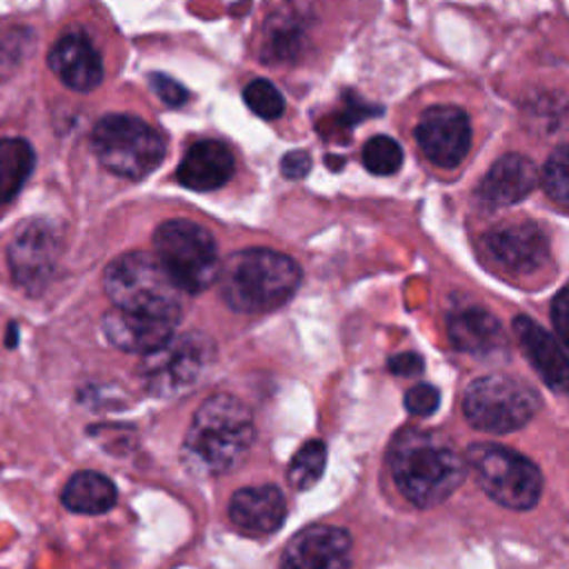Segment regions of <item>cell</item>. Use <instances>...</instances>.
Here are the masks:
<instances>
[{
	"mask_svg": "<svg viewBox=\"0 0 569 569\" xmlns=\"http://www.w3.org/2000/svg\"><path fill=\"white\" fill-rule=\"evenodd\" d=\"M538 407L540 398L529 385L502 373L476 378L462 396L465 418L471 427L489 433H507L525 427Z\"/></svg>",
	"mask_w": 569,
	"mask_h": 569,
	"instance_id": "cell-8",
	"label": "cell"
},
{
	"mask_svg": "<svg viewBox=\"0 0 569 569\" xmlns=\"http://www.w3.org/2000/svg\"><path fill=\"white\" fill-rule=\"evenodd\" d=\"M91 147L102 167L122 178H144L164 158L167 144L147 120L129 113H109L91 131Z\"/></svg>",
	"mask_w": 569,
	"mask_h": 569,
	"instance_id": "cell-5",
	"label": "cell"
},
{
	"mask_svg": "<svg viewBox=\"0 0 569 569\" xmlns=\"http://www.w3.org/2000/svg\"><path fill=\"white\" fill-rule=\"evenodd\" d=\"M51 71L73 91H93L104 76L102 58L93 42L80 33H64L47 58Z\"/></svg>",
	"mask_w": 569,
	"mask_h": 569,
	"instance_id": "cell-15",
	"label": "cell"
},
{
	"mask_svg": "<svg viewBox=\"0 0 569 569\" xmlns=\"http://www.w3.org/2000/svg\"><path fill=\"white\" fill-rule=\"evenodd\" d=\"M104 291L116 309L164 320L176 325L180 307V289L162 269L156 256L144 251L122 253L109 262L104 271Z\"/></svg>",
	"mask_w": 569,
	"mask_h": 569,
	"instance_id": "cell-4",
	"label": "cell"
},
{
	"mask_svg": "<svg viewBox=\"0 0 569 569\" xmlns=\"http://www.w3.org/2000/svg\"><path fill=\"white\" fill-rule=\"evenodd\" d=\"M551 320H553L556 333L560 336V340L569 349V287H565L556 296V300L551 305Z\"/></svg>",
	"mask_w": 569,
	"mask_h": 569,
	"instance_id": "cell-30",
	"label": "cell"
},
{
	"mask_svg": "<svg viewBox=\"0 0 569 569\" xmlns=\"http://www.w3.org/2000/svg\"><path fill=\"white\" fill-rule=\"evenodd\" d=\"M33 149L24 138L0 140V204L11 202L33 171Z\"/></svg>",
	"mask_w": 569,
	"mask_h": 569,
	"instance_id": "cell-22",
	"label": "cell"
},
{
	"mask_svg": "<svg viewBox=\"0 0 569 569\" xmlns=\"http://www.w3.org/2000/svg\"><path fill=\"white\" fill-rule=\"evenodd\" d=\"M300 267L284 253L251 247L220 264V296L233 311L264 313L284 305L300 284Z\"/></svg>",
	"mask_w": 569,
	"mask_h": 569,
	"instance_id": "cell-3",
	"label": "cell"
},
{
	"mask_svg": "<svg viewBox=\"0 0 569 569\" xmlns=\"http://www.w3.org/2000/svg\"><path fill=\"white\" fill-rule=\"evenodd\" d=\"M118 500V489L111 478L98 471L73 473L62 489V505L73 513H104Z\"/></svg>",
	"mask_w": 569,
	"mask_h": 569,
	"instance_id": "cell-21",
	"label": "cell"
},
{
	"mask_svg": "<svg viewBox=\"0 0 569 569\" xmlns=\"http://www.w3.org/2000/svg\"><path fill=\"white\" fill-rule=\"evenodd\" d=\"M542 187L547 196L569 209V142L560 144L545 162Z\"/></svg>",
	"mask_w": 569,
	"mask_h": 569,
	"instance_id": "cell-26",
	"label": "cell"
},
{
	"mask_svg": "<svg viewBox=\"0 0 569 569\" xmlns=\"http://www.w3.org/2000/svg\"><path fill=\"white\" fill-rule=\"evenodd\" d=\"M349 549L345 529L311 525L289 540L280 569H349Z\"/></svg>",
	"mask_w": 569,
	"mask_h": 569,
	"instance_id": "cell-13",
	"label": "cell"
},
{
	"mask_svg": "<svg viewBox=\"0 0 569 569\" xmlns=\"http://www.w3.org/2000/svg\"><path fill=\"white\" fill-rule=\"evenodd\" d=\"M438 402H440V391L429 382H420L405 393L407 411L420 418L431 416L438 409Z\"/></svg>",
	"mask_w": 569,
	"mask_h": 569,
	"instance_id": "cell-28",
	"label": "cell"
},
{
	"mask_svg": "<svg viewBox=\"0 0 569 569\" xmlns=\"http://www.w3.org/2000/svg\"><path fill=\"white\" fill-rule=\"evenodd\" d=\"M300 40H302V29L296 16H289V20H282V16H273L264 31V56L271 60L293 58Z\"/></svg>",
	"mask_w": 569,
	"mask_h": 569,
	"instance_id": "cell-24",
	"label": "cell"
},
{
	"mask_svg": "<svg viewBox=\"0 0 569 569\" xmlns=\"http://www.w3.org/2000/svg\"><path fill=\"white\" fill-rule=\"evenodd\" d=\"M362 164L376 176H391L402 164V149L389 136H373L362 147Z\"/></svg>",
	"mask_w": 569,
	"mask_h": 569,
	"instance_id": "cell-25",
	"label": "cell"
},
{
	"mask_svg": "<svg viewBox=\"0 0 569 569\" xmlns=\"http://www.w3.org/2000/svg\"><path fill=\"white\" fill-rule=\"evenodd\" d=\"M173 327L176 325L171 322L127 313L120 309H113L102 318V331L113 347L144 356L162 347L167 340H171Z\"/></svg>",
	"mask_w": 569,
	"mask_h": 569,
	"instance_id": "cell-19",
	"label": "cell"
},
{
	"mask_svg": "<svg viewBox=\"0 0 569 569\" xmlns=\"http://www.w3.org/2000/svg\"><path fill=\"white\" fill-rule=\"evenodd\" d=\"M447 331L451 345L478 358L505 351V333L500 322L485 309L469 307L449 316Z\"/></svg>",
	"mask_w": 569,
	"mask_h": 569,
	"instance_id": "cell-20",
	"label": "cell"
},
{
	"mask_svg": "<svg viewBox=\"0 0 569 569\" xmlns=\"http://www.w3.org/2000/svg\"><path fill=\"white\" fill-rule=\"evenodd\" d=\"M156 258L184 293H200L220 273L218 247L211 233L191 220H167L153 233Z\"/></svg>",
	"mask_w": 569,
	"mask_h": 569,
	"instance_id": "cell-6",
	"label": "cell"
},
{
	"mask_svg": "<svg viewBox=\"0 0 569 569\" xmlns=\"http://www.w3.org/2000/svg\"><path fill=\"white\" fill-rule=\"evenodd\" d=\"M491 262L511 276H529L549 258V240L536 222H513L496 227L485 238Z\"/></svg>",
	"mask_w": 569,
	"mask_h": 569,
	"instance_id": "cell-12",
	"label": "cell"
},
{
	"mask_svg": "<svg viewBox=\"0 0 569 569\" xmlns=\"http://www.w3.org/2000/svg\"><path fill=\"white\" fill-rule=\"evenodd\" d=\"M287 513L284 496L273 485L238 489L229 500L231 522L249 536H267L276 531Z\"/></svg>",
	"mask_w": 569,
	"mask_h": 569,
	"instance_id": "cell-16",
	"label": "cell"
},
{
	"mask_svg": "<svg viewBox=\"0 0 569 569\" xmlns=\"http://www.w3.org/2000/svg\"><path fill=\"white\" fill-rule=\"evenodd\" d=\"M242 98L247 102V107L264 118V120H276L282 116L284 111V98L282 93L278 91V87L273 82H269L267 78H256L251 80L244 91H242Z\"/></svg>",
	"mask_w": 569,
	"mask_h": 569,
	"instance_id": "cell-27",
	"label": "cell"
},
{
	"mask_svg": "<svg viewBox=\"0 0 569 569\" xmlns=\"http://www.w3.org/2000/svg\"><path fill=\"white\" fill-rule=\"evenodd\" d=\"M538 180V169L529 158L520 153H509L498 158L485 173V178L476 187V200L485 209L509 207L527 198L536 189Z\"/></svg>",
	"mask_w": 569,
	"mask_h": 569,
	"instance_id": "cell-14",
	"label": "cell"
},
{
	"mask_svg": "<svg viewBox=\"0 0 569 569\" xmlns=\"http://www.w3.org/2000/svg\"><path fill=\"white\" fill-rule=\"evenodd\" d=\"M253 436L256 429L249 407L231 393H216L193 413L182 456L196 473L220 476L242 462Z\"/></svg>",
	"mask_w": 569,
	"mask_h": 569,
	"instance_id": "cell-2",
	"label": "cell"
},
{
	"mask_svg": "<svg viewBox=\"0 0 569 569\" xmlns=\"http://www.w3.org/2000/svg\"><path fill=\"white\" fill-rule=\"evenodd\" d=\"M513 333L547 387L558 393H569V358L556 338L536 325L529 316H518L513 320Z\"/></svg>",
	"mask_w": 569,
	"mask_h": 569,
	"instance_id": "cell-17",
	"label": "cell"
},
{
	"mask_svg": "<svg viewBox=\"0 0 569 569\" xmlns=\"http://www.w3.org/2000/svg\"><path fill=\"white\" fill-rule=\"evenodd\" d=\"M416 140L422 153L438 167L460 164L471 147V124L462 109L436 104L422 111L416 124Z\"/></svg>",
	"mask_w": 569,
	"mask_h": 569,
	"instance_id": "cell-11",
	"label": "cell"
},
{
	"mask_svg": "<svg viewBox=\"0 0 569 569\" xmlns=\"http://www.w3.org/2000/svg\"><path fill=\"white\" fill-rule=\"evenodd\" d=\"M325 462H327L325 442L322 440L305 442L289 462V471H287L289 485L298 491L311 489L320 480V476L325 471Z\"/></svg>",
	"mask_w": 569,
	"mask_h": 569,
	"instance_id": "cell-23",
	"label": "cell"
},
{
	"mask_svg": "<svg viewBox=\"0 0 569 569\" xmlns=\"http://www.w3.org/2000/svg\"><path fill=\"white\" fill-rule=\"evenodd\" d=\"M149 84H151V89L156 91V96H158L160 100H164L167 104H171V107H180V104H184L187 98H189L187 89H184L178 80H173V78H169V76H164V73H153V76L149 78Z\"/></svg>",
	"mask_w": 569,
	"mask_h": 569,
	"instance_id": "cell-29",
	"label": "cell"
},
{
	"mask_svg": "<svg viewBox=\"0 0 569 569\" xmlns=\"http://www.w3.org/2000/svg\"><path fill=\"white\" fill-rule=\"evenodd\" d=\"M467 465L480 489L502 507L531 509L540 498L542 476L538 467L509 447L478 442L469 447Z\"/></svg>",
	"mask_w": 569,
	"mask_h": 569,
	"instance_id": "cell-7",
	"label": "cell"
},
{
	"mask_svg": "<svg viewBox=\"0 0 569 569\" xmlns=\"http://www.w3.org/2000/svg\"><path fill=\"white\" fill-rule=\"evenodd\" d=\"M387 458L400 493L416 507L440 505L467 473V460L442 433L418 427L400 429Z\"/></svg>",
	"mask_w": 569,
	"mask_h": 569,
	"instance_id": "cell-1",
	"label": "cell"
},
{
	"mask_svg": "<svg viewBox=\"0 0 569 569\" xmlns=\"http://www.w3.org/2000/svg\"><path fill=\"white\" fill-rule=\"evenodd\" d=\"M62 253V231L53 220L38 218L22 224L7 251V260L16 282L38 293L47 287Z\"/></svg>",
	"mask_w": 569,
	"mask_h": 569,
	"instance_id": "cell-10",
	"label": "cell"
},
{
	"mask_svg": "<svg viewBox=\"0 0 569 569\" xmlns=\"http://www.w3.org/2000/svg\"><path fill=\"white\" fill-rule=\"evenodd\" d=\"M233 153L218 140H200L189 147L178 164L176 178L182 187L193 191H213L233 176Z\"/></svg>",
	"mask_w": 569,
	"mask_h": 569,
	"instance_id": "cell-18",
	"label": "cell"
},
{
	"mask_svg": "<svg viewBox=\"0 0 569 569\" xmlns=\"http://www.w3.org/2000/svg\"><path fill=\"white\" fill-rule=\"evenodd\" d=\"M309 169H311V156L302 149H293V151L284 153L280 160V171L289 180L305 178L309 173Z\"/></svg>",
	"mask_w": 569,
	"mask_h": 569,
	"instance_id": "cell-31",
	"label": "cell"
},
{
	"mask_svg": "<svg viewBox=\"0 0 569 569\" xmlns=\"http://www.w3.org/2000/svg\"><path fill=\"white\" fill-rule=\"evenodd\" d=\"M213 342L204 333H182L167 340L140 362V378L153 396L171 398L189 391L213 358Z\"/></svg>",
	"mask_w": 569,
	"mask_h": 569,
	"instance_id": "cell-9",
	"label": "cell"
},
{
	"mask_svg": "<svg viewBox=\"0 0 569 569\" xmlns=\"http://www.w3.org/2000/svg\"><path fill=\"white\" fill-rule=\"evenodd\" d=\"M389 371L396 373V376H416L422 371L425 362H422V356L413 353V351H405V353H396L389 358L387 362Z\"/></svg>",
	"mask_w": 569,
	"mask_h": 569,
	"instance_id": "cell-32",
	"label": "cell"
}]
</instances>
